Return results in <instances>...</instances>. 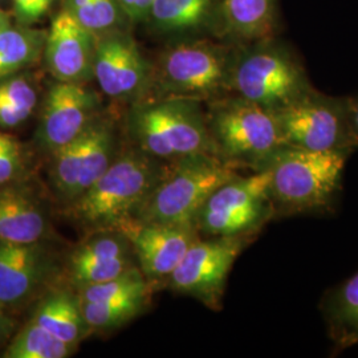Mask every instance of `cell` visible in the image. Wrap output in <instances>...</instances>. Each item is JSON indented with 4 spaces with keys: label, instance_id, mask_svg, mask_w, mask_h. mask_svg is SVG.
Masks as SVG:
<instances>
[{
    "label": "cell",
    "instance_id": "6da1fadb",
    "mask_svg": "<svg viewBox=\"0 0 358 358\" xmlns=\"http://www.w3.org/2000/svg\"><path fill=\"white\" fill-rule=\"evenodd\" d=\"M349 155L344 152H313L285 143L275 149L256 170L268 173L275 219L333 211Z\"/></svg>",
    "mask_w": 358,
    "mask_h": 358
},
{
    "label": "cell",
    "instance_id": "7a4b0ae2",
    "mask_svg": "<svg viewBox=\"0 0 358 358\" xmlns=\"http://www.w3.org/2000/svg\"><path fill=\"white\" fill-rule=\"evenodd\" d=\"M165 165L130 145L87 192L65 207V215L88 234L122 229L138 215Z\"/></svg>",
    "mask_w": 358,
    "mask_h": 358
},
{
    "label": "cell",
    "instance_id": "3957f363",
    "mask_svg": "<svg viewBox=\"0 0 358 358\" xmlns=\"http://www.w3.org/2000/svg\"><path fill=\"white\" fill-rule=\"evenodd\" d=\"M313 88L303 60L282 38L235 44L230 93L276 113Z\"/></svg>",
    "mask_w": 358,
    "mask_h": 358
},
{
    "label": "cell",
    "instance_id": "277c9868",
    "mask_svg": "<svg viewBox=\"0 0 358 358\" xmlns=\"http://www.w3.org/2000/svg\"><path fill=\"white\" fill-rule=\"evenodd\" d=\"M131 146L162 162L192 154H214L203 103L165 97L134 105L128 118Z\"/></svg>",
    "mask_w": 358,
    "mask_h": 358
},
{
    "label": "cell",
    "instance_id": "5b68a950",
    "mask_svg": "<svg viewBox=\"0 0 358 358\" xmlns=\"http://www.w3.org/2000/svg\"><path fill=\"white\" fill-rule=\"evenodd\" d=\"M205 109L215 157L236 170L256 171L284 145L275 113L238 94L210 100Z\"/></svg>",
    "mask_w": 358,
    "mask_h": 358
},
{
    "label": "cell",
    "instance_id": "8992f818",
    "mask_svg": "<svg viewBox=\"0 0 358 358\" xmlns=\"http://www.w3.org/2000/svg\"><path fill=\"white\" fill-rule=\"evenodd\" d=\"M235 44L196 38L173 45L152 71L149 90L157 99L182 97L202 103L230 93Z\"/></svg>",
    "mask_w": 358,
    "mask_h": 358
},
{
    "label": "cell",
    "instance_id": "52a82bcc",
    "mask_svg": "<svg viewBox=\"0 0 358 358\" xmlns=\"http://www.w3.org/2000/svg\"><path fill=\"white\" fill-rule=\"evenodd\" d=\"M238 173L239 170L213 154H192L166 162L161 178L134 220L194 224L207 198Z\"/></svg>",
    "mask_w": 358,
    "mask_h": 358
},
{
    "label": "cell",
    "instance_id": "ba28073f",
    "mask_svg": "<svg viewBox=\"0 0 358 358\" xmlns=\"http://www.w3.org/2000/svg\"><path fill=\"white\" fill-rule=\"evenodd\" d=\"M275 115L285 145L349 154L358 149L350 97L329 96L313 88Z\"/></svg>",
    "mask_w": 358,
    "mask_h": 358
},
{
    "label": "cell",
    "instance_id": "9c48e42d",
    "mask_svg": "<svg viewBox=\"0 0 358 358\" xmlns=\"http://www.w3.org/2000/svg\"><path fill=\"white\" fill-rule=\"evenodd\" d=\"M238 173L207 198L194 220L201 236H257L275 219L268 173Z\"/></svg>",
    "mask_w": 358,
    "mask_h": 358
},
{
    "label": "cell",
    "instance_id": "30bf717a",
    "mask_svg": "<svg viewBox=\"0 0 358 358\" xmlns=\"http://www.w3.org/2000/svg\"><path fill=\"white\" fill-rule=\"evenodd\" d=\"M121 150L115 125L99 115L73 141L50 154V182L57 201L65 207L73 203Z\"/></svg>",
    "mask_w": 358,
    "mask_h": 358
},
{
    "label": "cell",
    "instance_id": "8fae6325",
    "mask_svg": "<svg viewBox=\"0 0 358 358\" xmlns=\"http://www.w3.org/2000/svg\"><path fill=\"white\" fill-rule=\"evenodd\" d=\"M256 236H201L165 282L176 294L189 296L211 310H220L231 269Z\"/></svg>",
    "mask_w": 358,
    "mask_h": 358
},
{
    "label": "cell",
    "instance_id": "7c38bea8",
    "mask_svg": "<svg viewBox=\"0 0 358 358\" xmlns=\"http://www.w3.org/2000/svg\"><path fill=\"white\" fill-rule=\"evenodd\" d=\"M100 115L97 94L80 83L57 81L41 108L36 141L50 154L77 138Z\"/></svg>",
    "mask_w": 358,
    "mask_h": 358
},
{
    "label": "cell",
    "instance_id": "4fadbf2b",
    "mask_svg": "<svg viewBox=\"0 0 358 358\" xmlns=\"http://www.w3.org/2000/svg\"><path fill=\"white\" fill-rule=\"evenodd\" d=\"M60 259L45 242L0 241V306L16 308L50 285L60 272Z\"/></svg>",
    "mask_w": 358,
    "mask_h": 358
},
{
    "label": "cell",
    "instance_id": "5bb4252c",
    "mask_svg": "<svg viewBox=\"0 0 358 358\" xmlns=\"http://www.w3.org/2000/svg\"><path fill=\"white\" fill-rule=\"evenodd\" d=\"M152 68L137 43L120 32L97 38L93 78L106 96L120 101L138 100L149 90Z\"/></svg>",
    "mask_w": 358,
    "mask_h": 358
},
{
    "label": "cell",
    "instance_id": "9a60e30c",
    "mask_svg": "<svg viewBox=\"0 0 358 358\" xmlns=\"http://www.w3.org/2000/svg\"><path fill=\"white\" fill-rule=\"evenodd\" d=\"M128 236L137 264L154 287L165 284L199 232L194 224H164L131 220L120 229Z\"/></svg>",
    "mask_w": 358,
    "mask_h": 358
},
{
    "label": "cell",
    "instance_id": "2e32d148",
    "mask_svg": "<svg viewBox=\"0 0 358 358\" xmlns=\"http://www.w3.org/2000/svg\"><path fill=\"white\" fill-rule=\"evenodd\" d=\"M137 266L128 236L120 230H101L90 232L68 256L64 268L72 289L80 291L112 280Z\"/></svg>",
    "mask_w": 358,
    "mask_h": 358
},
{
    "label": "cell",
    "instance_id": "e0dca14e",
    "mask_svg": "<svg viewBox=\"0 0 358 358\" xmlns=\"http://www.w3.org/2000/svg\"><path fill=\"white\" fill-rule=\"evenodd\" d=\"M96 44L97 35L63 10L53 17L45 36V66L57 81L85 84L93 78Z\"/></svg>",
    "mask_w": 358,
    "mask_h": 358
},
{
    "label": "cell",
    "instance_id": "ac0fdd59",
    "mask_svg": "<svg viewBox=\"0 0 358 358\" xmlns=\"http://www.w3.org/2000/svg\"><path fill=\"white\" fill-rule=\"evenodd\" d=\"M51 230L50 215L34 192L15 183L0 187V241L45 242Z\"/></svg>",
    "mask_w": 358,
    "mask_h": 358
},
{
    "label": "cell",
    "instance_id": "d6986e66",
    "mask_svg": "<svg viewBox=\"0 0 358 358\" xmlns=\"http://www.w3.org/2000/svg\"><path fill=\"white\" fill-rule=\"evenodd\" d=\"M222 34L242 44L275 36L279 27L278 0H220Z\"/></svg>",
    "mask_w": 358,
    "mask_h": 358
},
{
    "label": "cell",
    "instance_id": "ffe728a7",
    "mask_svg": "<svg viewBox=\"0 0 358 358\" xmlns=\"http://www.w3.org/2000/svg\"><path fill=\"white\" fill-rule=\"evenodd\" d=\"M65 343L80 345L93 333L84 319L75 289L57 287L44 294L31 317Z\"/></svg>",
    "mask_w": 358,
    "mask_h": 358
},
{
    "label": "cell",
    "instance_id": "44dd1931",
    "mask_svg": "<svg viewBox=\"0 0 358 358\" xmlns=\"http://www.w3.org/2000/svg\"><path fill=\"white\" fill-rule=\"evenodd\" d=\"M320 309L333 353L358 345V272L328 289Z\"/></svg>",
    "mask_w": 358,
    "mask_h": 358
},
{
    "label": "cell",
    "instance_id": "7402d4cb",
    "mask_svg": "<svg viewBox=\"0 0 358 358\" xmlns=\"http://www.w3.org/2000/svg\"><path fill=\"white\" fill-rule=\"evenodd\" d=\"M149 16L155 26L170 32H222L220 0H154Z\"/></svg>",
    "mask_w": 358,
    "mask_h": 358
},
{
    "label": "cell",
    "instance_id": "603a6c76",
    "mask_svg": "<svg viewBox=\"0 0 358 358\" xmlns=\"http://www.w3.org/2000/svg\"><path fill=\"white\" fill-rule=\"evenodd\" d=\"M45 36L43 31L22 24L3 28L0 31V80L34 64L43 53Z\"/></svg>",
    "mask_w": 358,
    "mask_h": 358
},
{
    "label": "cell",
    "instance_id": "cb8c5ba5",
    "mask_svg": "<svg viewBox=\"0 0 358 358\" xmlns=\"http://www.w3.org/2000/svg\"><path fill=\"white\" fill-rule=\"evenodd\" d=\"M150 294H130L106 301H80L84 319L93 332L115 331L145 312Z\"/></svg>",
    "mask_w": 358,
    "mask_h": 358
},
{
    "label": "cell",
    "instance_id": "d4e9b609",
    "mask_svg": "<svg viewBox=\"0 0 358 358\" xmlns=\"http://www.w3.org/2000/svg\"><path fill=\"white\" fill-rule=\"evenodd\" d=\"M78 346L65 343L52 333L29 320L16 333L4 350L6 358H68L73 356Z\"/></svg>",
    "mask_w": 358,
    "mask_h": 358
},
{
    "label": "cell",
    "instance_id": "484cf974",
    "mask_svg": "<svg viewBox=\"0 0 358 358\" xmlns=\"http://www.w3.org/2000/svg\"><path fill=\"white\" fill-rule=\"evenodd\" d=\"M120 11H122V8L118 0H87L80 7L69 10L68 13L78 24L97 35L110 32L117 26Z\"/></svg>",
    "mask_w": 358,
    "mask_h": 358
},
{
    "label": "cell",
    "instance_id": "4316f807",
    "mask_svg": "<svg viewBox=\"0 0 358 358\" xmlns=\"http://www.w3.org/2000/svg\"><path fill=\"white\" fill-rule=\"evenodd\" d=\"M26 169V158L17 140L0 130V187L16 183Z\"/></svg>",
    "mask_w": 358,
    "mask_h": 358
},
{
    "label": "cell",
    "instance_id": "83f0119b",
    "mask_svg": "<svg viewBox=\"0 0 358 358\" xmlns=\"http://www.w3.org/2000/svg\"><path fill=\"white\" fill-rule=\"evenodd\" d=\"M55 0H13V13L19 24L31 26L51 10Z\"/></svg>",
    "mask_w": 358,
    "mask_h": 358
},
{
    "label": "cell",
    "instance_id": "f1b7e54d",
    "mask_svg": "<svg viewBox=\"0 0 358 358\" xmlns=\"http://www.w3.org/2000/svg\"><path fill=\"white\" fill-rule=\"evenodd\" d=\"M154 0H134V4L131 7V11L129 13V17L133 20H140L149 16L150 7Z\"/></svg>",
    "mask_w": 358,
    "mask_h": 358
},
{
    "label": "cell",
    "instance_id": "f546056e",
    "mask_svg": "<svg viewBox=\"0 0 358 358\" xmlns=\"http://www.w3.org/2000/svg\"><path fill=\"white\" fill-rule=\"evenodd\" d=\"M350 108H352V120H353V125L358 137V93L356 96L350 97Z\"/></svg>",
    "mask_w": 358,
    "mask_h": 358
},
{
    "label": "cell",
    "instance_id": "4dcf8cb0",
    "mask_svg": "<svg viewBox=\"0 0 358 358\" xmlns=\"http://www.w3.org/2000/svg\"><path fill=\"white\" fill-rule=\"evenodd\" d=\"M11 24V19H10V15L7 13H3L0 11V31L6 27H8Z\"/></svg>",
    "mask_w": 358,
    "mask_h": 358
},
{
    "label": "cell",
    "instance_id": "1f68e13d",
    "mask_svg": "<svg viewBox=\"0 0 358 358\" xmlns=\"http://www.w3.org/2000/svg\"><path fill=\"white\" fill-rule=\"evenodd\" d=\"M118 3H120V6H121L122 11L129 16V13L131 11V7H133V4H134V0H118Z\"/></svg>",
    "mask_w": 358,
    "mask_h": 358
}]
</instances>
